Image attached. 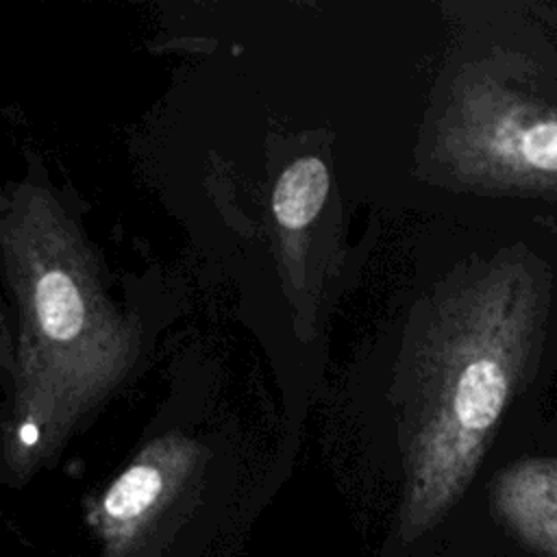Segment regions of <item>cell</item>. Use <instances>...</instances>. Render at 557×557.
Wrapping results in <instances>:
<instances>
[{
  "label": "cell",
  "instance_id": "obj_2",
  "mask_svg": "<svg viewBox=\"0 0 557 557\" xmlns=\"http://www.w3.org/2000/svg\"><path fill=\"white\" fill-rule=\"evenodd\" d=\"M496 511L533 553L557 557V468L524 466L496 490Z\"/></svg>",
  "mask_w": 557,
  "mask_h": 557
},
{
  "label": "cell",
  "instance_id": "obj_6",
  "mask_svg": "<svg viewBox=\"0 0 557 557\" xmlns=\"http://www.w3.org/2000/svg\"><path fill=\"white\" fill-rule=\"evenodd\" d=\"M524 159L546 172H557V122H542L522 135Z\"/></svg>",
  "mask_w": 557,
  "mask_h": 557
},
{
  "label": "cell",
  "instance_id": "obj_4",
  "mask_svg": "<svg viewBox=\"0 0 557 557\" xmlns=\"http://www.w3.org/2000/svg\"><path fill=\"white\" fill-rule=\"evenodd\" d=\"M507 396V379L498 363L472 361L455 389V416L466 431H485L498 418Z\"/></svg>",
  "mask_w": 557,
  "mask_h": 557
},
{
  "label": "cell",
  "instance_id": "obj_1",
  "mask_svg": "<svg viewBox=\"0 0 557 557\" xmlns=\"http://www.w3.org/2000/svg\"><path fill=\"white\" fill-rule=\"evenodd\" d=\"M185 470L187 455L168 446L139 457L104 490L87 522L107 557H126L141 542Z\"/></svg>",
  "mask_w": 557,
  "mask_h": 557
},
{
  "label": "cell",
  "instance_id": "obj_7",
  "mask_svg": "<svg viewBox=\"0 0 557 557\" xmlns=\"http://www.w3.org/2000/svg\"><path fill=\"white\" fill-rule=\"evenodd\" d=\"M37 437H39V431H37L35 424H24V426H22V431H20V442H22L24 446H33V444L37 442Z\"/></svg>",
  "mask_w": 557,
  "mask_h": 557
},
{
  "label": "cell",
  "instance_id": "obj_3",
  "mask_svg": "<svg viewBox=\"0 0 557 557\" xmlns=\"http://www.w3.org/2000/svg\"><path fill=\"white\" fill-rule=\"evenodd\" d=\"M329 191V172L318 157H305L292 163L278 178L272 196V209L283 226L300 228L309 224Z\"/></svg>",
  "mask_w": 557,
  "mask_h": 557
},
{
  "label": "cell",
  "instance_id": "obj_5",
  "mask_svg": "<svg viewBox=\"0 0 557 557\" xmlns=\"http://www.w3.org/2000/svg\"><path fill=\"white\" fill-rule=\"evenodd\" d=\"M35 309L44 335L52 342H70L83 329L85 307L76 283L61 270H48L35 285Z\"/></svg>",
  "mask_w": 557,
  "mask_h": 557
}]
</instances>
